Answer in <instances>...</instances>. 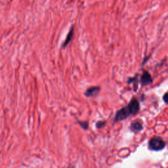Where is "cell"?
Masks as SVG:
<instances>
[{
  "instance_id": "obj_7",
  "label": "cell",
  "mask_w": 168,
  "mask_h": 168,
  "mask_svg": "<svg viewBox=\"0 0 168 168\" xmlns=\"http://www.w3.org/2000/svg\"><path fill=\"white\" fill-rule=\"evenodd\" d=\"M131 128H132V129L133 131H135V132H139V131H141L143 127H142L141 123H139V122H134L132 124Z\"/></svg>"
},
{
  "instance_id": "obj_4",
  "label": "cell",
  "mask_w": 168,
  "mask_h": 168,
  "mask_svg": "<svg viewBox=\"0 0 168 168\" xmlns=\"http://www.w3.org/2000/svg\"><path fill=\"white\" fill-rule=\"evenodd\" d=\"M100 90V88L99 86H93L88 88L86 91L85 93V96L87 97H95L98 94Z\"/></svg>"
},
{
  "instance_id": "obj_2",
  "label": "cell",
  "mask_w": 168,
  "mask_h": 168,
  "mask_svg": "<svg viewBox=\"0 0 168 168\" xmlns=\"http://www.w3.org/2000/svg\"><path fill=\"white\" fill-rule=\"evenodd\" d=\"M130 114H135L139 110V103L136 99H133L128 106Z\"/></svg>"
},
{
  "instance_id": "obj_6",
  "label": "cell",
  "mask_w": 168,
  "mask_h": 168,
  "mask_svg": "<svg viewBox=\"0 0 168 168\" xmlns=\"http://www.w3.org/2000/svg\"><path fill=\"white\" fill-rule=\"evenodd\" d=\"M74 33V28L72 27V28L70 29L68 34H67V36L66 37V39L64 41V42H63L62 47H66L70 43V42H71V40H72V38H73Z\"/></svg>"
},
{
  "instance_id": "obj_1",
  "label": "cell",
  "mask_w": 168,
  "mask_h": 168,
  "mask_svg": "<svg viewBox=\"0 0 168 168\" xmlns=\"http://www.w3.org/2000/svg\"><path fill=\"white\" fill-rule=\"evenodd\" d=\"M149 146L153 151H160L165 147L166 144L160 138L155 137L149 142Z\"/></svg>"
},
{
  "instance_id": "obj_9",
  "label": "cell",
  "mask_w": 168,
  "mask_h": 168,
  "mask_svg": "<svg viewBox=\"0 0 168 168\" xmlns=\"http://www.w3.org/2000/svg\"><path fill=\"white\" fill-rule=\"evenodd\" d=\"M104 124H105V122H98L97 123V128H101Z\"/></svg>"
},
{
  "instance_id": "obj_5",
  "label": "cell",
  "mask_w": 168,
  "mask_h": 168,
  "mask_svg": "<svg viewBox=\"0 0 168 168\" xmlns=\"http://www.w3.org/2000/svg\"><path fill=\"white\" fill-rule=\"evenodd\" d=\"M141 81L142 84L144 85H149L150 84H151L152 80V78L150 75V74L147 72H144L143 75H142Z\"/></svg>"
},
{
  "instance_id": "obj_3",
  "label": "cell",
  "mask_w": 168,
  "mask_h": 168,
  "mask_svg": "<svg viewBox=\"0 0 168 168\" xmlns=\"http://www.w3.org/2000/svg\"><path fill=\"white\" fill-rule=\"evenodd\" d=\"M130 114L128 107L124 108L122 110H119L115 116L116 121H120L125 119Z\"/></svg>"
},
{
  "instance_id": "obj_10",
  "label": "cell",
  "mask_w": 168,
  "mask_h": 168,
  "mask_svg": "<svg viewBox=\"0 0 168 168\" xmlns=\"http://www.w3.org/2000/svg\"><path fill=\"white\" fill-rule=\"evenodd\" d=\"M163 100L166 103H168V93H166V94H165V95L163 96Z\"/></svg>"
},
{
  "instance_id": "obj_8",
  "label": "cell",
  "mask_w": 168,
  "mask_h": 168,
  "mask_svg": "<svg viewBox=\"0 0 168 168\" xmlns=\"http://www.w3.org/2000/svg\"><path fill=\"white\" fill-rule=\"evenodd\" d=\"M79 124L81 126V128L84 129H87L89 124L87 122H79Z\"/></svg>"
}]
</instances>
